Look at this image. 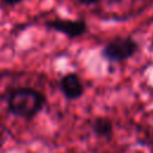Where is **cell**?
Returning a JSON list of instances; mask_svg holds the SVG:
<instances>
[{
  "instance_id": "cell-3",
  "label": "cell",
  "mask_w": 153,
  "mask_h": 153,
  "mask_svg": "<svg viewBox=\"0 0 153 153\" xmlns=\"http://www.w3.org/2000/svg\"><path fill=\"white\" fill-rule=\"evenodd\" d=\"M45 25L50 30L63 33L65 36H67L69 38L80 37L87 31V25H86L85 20H82V19H79V20L55 19V20L48 22Z\"/></svg>"
},
{
  "instance_id": "cell-2",
  "label": "cell",
  "mask_w": 153,
  "mask_h": 153,
  "mask_svg": "<svg viewBox=\"0 0 153 153\" xmlns=\"http://www.w3.org/2000/svg\"><path fill=\"white\" fill-rule=\"evenodd\" d=\"M139 49L131 37H115L102 50V55L110 62H123L130 59Z\"/></svg>"
},
{
  "instance_id": "cell-1",
  "label": "cell",
  "mask_w": 153,
  "mask_h": 153,
  "mask_svg": "<svg viewBox=\"0 0 153 153\" xmlns=\"http://www.w3.org/2000/svg\"><path fill=\"white\" fill-rule=\"evenodd\" d=\"M45 97L29 87L13 90L7 97L8 110L17 117L24 120H31L35 117L44 106Z\"/></svg>"
},
{
  "instance_id": "cell-4",
  "label": "cell",
  "mask_w": 153,
  "mask_h": 153,
  "mask_svg": "<svg viewBox=\"0 0 153 153\" xmlns=\"http://www.w3.org/2000/svg\"><path fill=\"white\" fill-rule=\"evenodd\" d=\"M60 90L63 93V96L67 99L75 100L80 98L84 94V85L78 74L75 73H67L65 74L60 82H59Z\"/></svg>"
},
{
  "instance_id": "cell-5",
  "label": "cell",
  "mask_w": 153,
  "mask_h": 153,
  "mask_svg": "<svg viewBox=\"0 0 153 153\" xmlns=\"http://www.w3.org/2000/svg\"><path fill=\"white\" fill-rule=\"evenodd\" d=\"M92 130L100 137H109L112 134V123L109 118L98 117L92 122Z\"/></svg>"
},
{
  "instance_id": "cell-7",
  "label": "cell",
  "mask_w": 153,
  "mask_h": 153,
  "mask_svg": "<svg viewBox=\"0 0 153 153\" xmlns=\"http://www.w3.org/2000/svg\"><path fill=\"white\" fill-rule=\"evenodd\" d=\"M80 4H82V5H93V4H97V2H99V1H102V0H78Z\"/></svg>"
},
{
  "instance_id": "cell-6",
  "label": "cell",
  "mask_w": 153,
  "mask_h": 153,
  "mask_svg": "<svg viewBox=\"0 0 153 153\" xmlns=\"http://www.w3.org/2000/svg\"><path fill=\"white\" fill-rule=\"evenodd\" d=\"M23 0H1V2L6 6H13V5H17L19 2H22Z\"/></svg>"
}]
</instances>
